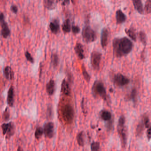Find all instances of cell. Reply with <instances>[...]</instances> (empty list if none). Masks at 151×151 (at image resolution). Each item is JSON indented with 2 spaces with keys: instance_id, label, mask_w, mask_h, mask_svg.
<instances>
[{
  "instance_id": "obj_1",
  "label": "cell",
  "mask_w": 151,
  "mask_h": 151,
  "mask_svg": "<svg viewBox=\"0 0 151 151\" xmlns=\"http://www.w3.org/2000/svg\"><path fill=\"white\" fill-rule=\"evenodd\" d=\"M113 47L114 57L120 58L131 53L133 48V44L126 37L116 38L113 41Z\"/></svg>"
},
{
  "instance_id": "obj_2",
  "label": "cell",
  "mask_w": 151,
  "mask_h": 151,
  "mask_svg": "<svg viewBox=\"0 0 151 151\" xmlns=\"http://www.w3.org/2000/svg\"><path fill=\"white\" fill-rule=\"evenodd\" d=\"M92 92L95 97H99L103 100H106L107 97L106 91L104 84L102 81L96 80L94 82L92 88Z\"/></svg>"
},
{
  "instance_id": "obj_3",
  "label": "cell",
  "mask_w": 151,
  "mask_h": 151,
  "mask_svg": "<svg viewBox=\"0 0 151 151\" xmlns=\"http://www.w3.org/2000/svg\"><path fill=\"white\" fill-rule=\"evenodd\" d=\"M82 35L83 41L86 43L93 42L97 39L96 33L89 25H86L83 28Z\"/></svg>"
},
{
  "instance_id": "obj_4",
  "label": "cell",
  "mask_w": 151,
  "mask_h": 151,
  "mask_svg": "<svg viewBox=\"0 0 151 151\" xmlns=\"http://www.w3.org/2000/svg\"><path fill=\"white\" fill-rule=\"evenodd\" d=\"M63 118L66 122L71 123L74 118V111L73 107L69 104H66L62 109Z\"/></svg>"
},
{
  "instance_id": "obj_5",
  "label": "cell",
  "mask_w": 151,
  "mask_h": 151,
  "mask_svg": "<svg viewBox=\"0 0 151 151\" xmlns=\"http://www.w3.org/2000/svg\"><path fill=\"white\" fill-rule=\"evenodd\" d=\"M102 58V54L94 51L91 55V64L94 70L98 71Z\"/></svg>"
},
{
  "instance_id": "obj_6",
  "label": "cell",
  "mask_w": 151,
  "mask_h": 151,
  "mask_svg": "<svg viewBox=\"0 0 151 151\" xmlns=\"http://www.w3.org/2000/svg\"><path fill=\"white\" fill-rule=\"evenodd\" d=\"M129 82L130 80L129 78L120 73H118L114 76V84L118 87H123L124 86L128 85Z\"/></svg>"
},
{
  "instance_id": "obj_7",
  "label": "cell",
  "mask_w": 151,
  "mask_h": 151,
  "mask_svg": "<svg viewBox=\"0 0 151 151\" xmlns=\"http://www.w3.org/2000/svg\"><path fill=\"white\" fill-rule=\"evenodd\" d=\"M43 130L46 137L51 138L54 135V124L51 122L47 123L44 126Z\"/></svg>"
},
{
  "instance_id": "obj_8",
  "label": "cell",
  "mask_w": 151,
  "mask_h": 151,
  "mask_svg": "<svg viewBox=\"0 0 151 151\" xmlns=\"http://www.w3.org/2000/svg\"><path fill=\"white\" fill-rule=\"evenodd\" d=\"M118 131L122 140V144L124 147L126 146L127 138L126 128L124 126H118Z\"/></svg>"
},
{
  "instance_id": "obj_9",
  "label": "cell",
  "mask_w": 151,
  "mask_h": 151,
  "mask_svg": "<svg viewBox=\"0 0 151 151\" xmlns=\"http://www.w3.org/2000/svg\"><path fill=\"white\" fill-rule=\"evenodd\" d=\"M109 37V31L106 28H103L101 34V42L102 47L103 49L107 46Z\"/></svg>"
},
{
  "instance_id": "obj_10",
  "label": "cell",
  "mask_w": 151,
  "mask_h": 151,
  "mask_svg": "<svg viewBox=\"0 0 151 151\" xmlns=\"http://www.w3.org/2000/svg\"><path fill=\"white\" fill-rule=\"evenodd\" d=\"M75 51L77 56L79 59H83L85 58V55L84 53V49L83 46L80 43H76L75 47Z\"/></svg>"
},
{
  "instance_id": "obj_11",
  "label": "cell",
  "mask_w": 151,
  "mask_h": 151,
  "mask_svg": "<svg viewBox=\"0 0 151 151\" xmlns=\"http://www.w3.org/2000/svg\"><path fill=\"white\" fill-rule=\"evenodd\" d=\"M116 24H122L126 21V17L122 10L118 9L116 13Z\"/></svg>"
},
{
  "instance_id": "obj_12",
  "label": "cell",
  "mask_w": 151,
  "mask_h": 151,
  "mask_svg": "<svg viewBox=\"0 0 151 151\" xmlns=\"http://www.w3.org/2000/svg\"><path fill=\"white\" fill-rule=\"evenodd\" d=\"M50 28L51 31L53 33L57 34L59 31L60 26L59 21L57 19H54L50 23Z\"/></svg>"
},
{
  "instance_id": "obj_13",
  "label": "cell",
  "mask_w": 151,
  "mask_h": 151,
  "mask_svg": "<svg viewBox=\"0 0 151 151\" xmlns=\"http://www.w3.org/2000/svg\"><path fill=\"white\" fill-rule=\"evenodd\" d=\"M132 3L135 9L140 14H143L144 13L143 5L142 1L140 0H132Z\"/></svg>"
},
{
  "instance_id": "obj_14",
  "label": "cell",
  "mask_w": 151,
  "mask_h": 151,
  "mask_svg": "<svg viewBox=\"0 0 151 151\" xmlns=\"http://www.w3.org/2000/svg\"><path fill=\"white\" fill-rule=\"evenodd\" d=\"M55 82L53 79H51L46 85V90L49 95H53L55 91Z\"/></svg>"
},
{
  "instance_id": "obj_15",
  "label": "cell",
  "mask_w": 151,
  "mask_h": 151,
  "mask_svg": "<svg viewBox=\"0 0 151 151\" xmlns=\"http://www.w3.org/2000/svg\"><path fill=\"white\" fill-rule=\"evenodd\" d=\"M14 88L11 86L8 91L7 97V102L10 107L13 106L14 104Z\"/></svg>"
},
{
  "instance_id": "obj_16",
  "label": "cell",
  "mask_w": 151,
  "mask_h": 151,
  "mask_svg": "<svg viewBox=\"0 0 151 151\" xmlns=\"http://www.w3.org/2000/svg\"><path fill=\"white\" fill-rule=\"evenodd\" d=\"M1 35L4 38H7L10 36L11 34L10 30L8 24L5 21L1 24Z\"/></svg>"
},
{
  "instance_id": "obj_17",
  "label": "cell",
  "mask_w": 151,
  "mask_h": 151,
  "mask_svg": "<svg viewBox=\"0 0 151 151\" xmlns=\"http://www.w3.org/2000/svg\"><path fill=\"white\" fill-rule=\"evenodd\" d=\"M61 91L63 94L69 96L71 94V89L69 84L68 82L65 80L63 79L62 81L61 85Z\"/></svg>"
},
{
  "instance_id": "obj_18",
  "label": "cell",
  "mask_w": 151,
  "mask_h": 151,
  "mask_svg": "<svg viewBox=\"0 0 151 151\" xmlns=\"http://www.w3.org/2000/svg\"><path fill=\"white\" fill-rule=\"evenodd\" d=\"M4 74L8 80H12L14 78V72L9 66H6L4 69Z\"/></svg>"
},
{
  "instance_id": "obj_19",
  "label": "cell",
  "mask_w": 151,
  "mask_h": 151,
  "mask_svg": "<svg viewBox=\"0 0 151 151\" xmlns=\"http://www.w3.org/2000/svg\"><path fill=\"white\" fill-rule=\"evenodd\" d=\"M62 29L64 33H67L70 32L71 30L70 20L69 19H66L63 22L62 25Z\"/></svg>"
},
{
  "instance_id": "obj_20",
  "label": "cell",
  "mask_w": 151,
  "mask_h": 151,
  "mask_svg": "<svg viewBox=\"0 0 151 151\" xmlns=\"http://www.w3.org/2000/svg\"><path fill=\"white\" fill-rule=\"evenodd\" d=\"M44 3L45 7L49 10L55 9L57 5V1L52 0H45Z\"/></svg>"
},
{
  "instance_id": "obj_21",
  "label": "cell",
  "mask_w": 151,
  "mask_h": 151,
  "mask_svg": "<svg viewBox=\"0 0 151 151\" xmlns=\"http://www.w3.org/2000/svg\"><path fill=\"white\" fill-rule=\"evenodd\" d=\"M124 31H125L126 34L129 37L132 39L133 41H134L135 42L136 41V34L134 29L131 28H129V29H126L124 30Z\"/></svg>"
},
{
  "instance_id": "obj_22",
  "label": "cell",
  "mask_w": 151,
  "mask_h": 151,
  "mask_svg": "<svg viewBox=\"0 0 151 151\" xmlns=\"http://www.w3.org/2000/svg\"><path fill=\"white\" fill-rule=\"evenodd\" d=\"M9 127L6 132V138H9L11 136L13 135L15 132V128H14V124L12 122H10L9 123Z\"/></svg>"
},
{
  "instance_id": "obj_23",
  "label": "cell",
  "mask_w": 151,
  "mask_h": 151,
  "mask_svg": "<svg viewBox=\"0 0 151 151\" xmlns=\"http://www.w3.org/2000/svg\"><path fill=\"white\" fill-rule=\"evenodd\" d=\"M84 132L82 131L78 133L76 139H77V142L79 144V146L83 147L84 145V142H85V135H84Z\"/></svg>"
},
{
  "instance_id": "obj_24",
  "label": "cell",
  "mask_w": 151,
  "mask_h": 151,
  "mask_svg": "<svg viewBox=\"0 0 151 151\" xmlns=\"http://www.w3.org/2000/svg\"><path fill=\"white\" fill-rule=\"evenodd\" d=\"M101 118L103 120L108 121L110 120L112 118V114L110 112L107 110H102L101 112Z\"/></svg>"
},
{
  "instance_id": "obj_25",
  "label": "cell",
  "mask_w": 151,
  "mask_h": 151,
  "mask_svg": "<svg viewBox=\"0 0 151 151\" xmlns=\"http://www.w3.org/2000/svg\"><path fill=\"white\" fill-rule=\"evenodd\" d=\"M138 37L140 41L142 44L146 46L147 45V38L146 36V34L143 31H140L138 33Z\"/></svg>"
},
{
  "instance_id": "obj_26",
  "label": "cell",
  "mask_w": 151,
  "mask_h": 151,
  "mask_svg": "<svg viewBox=\"0 0 151 151\" xmlns=\"http://www.w3.org/2000/svg\"><path fill=\"white\" fill-rule=\"evenodd\" d=\"M51 62L54 67H56L58 66L59 63V57L57 54L53 53L51 55Z\"/></svg>"
},
{
  "instance_id": "obj_27",
  "label": "cell",
  "mask_w": 151,
  "mask_h": 151,
  "mask_svg": "<svg viewBox=\"0 0 151 151\" xmlns=\"http://www.w3.org/2000/svg\"><path fill=\"white\" fill-rule=\"evenodd\" d=\"M82 75H83L85 80L87 82H90V78H91V77L86 70V67H85L84 64H82Z\"/></svg>"
},
{
  "instance_id": "obj_28",
  "label": "cell",
  "mask_w": 151,
  "mask_h": 151,
  "mask_svg": "<svg viewBox=\"0 0 151 151\" xmlns=\"http://www.w3.org/2000/svg\"><path fill=\"white\" fill-rule=\"evenodd\" d=\"M144 124L143 123H140L139 124H138L136 128V133L138 136H141L143 134L144 131Z\"/></svg>"
},
{
  "instance_id": "obj_29",
  "label": "cell",
  "mask_w": 151,
  "mask_h": 151,
  "mask_svg": "<svg viewBox=\"0 0 151 151\" xmlns=\"http://www.w3.org/2000/svg\"><path fill=\"white\" fill-rule=\"evenodd\" d=\"M144 11L147 14H150L151 12V0H148L145 2Z\"/></svg>"
},
{
  "instance_id": "obj_30",
  "label": "cell",
  "mask_w": 151,
  "mask_h": 151,
  "mask_svg": "<svg viewBox=\"0 0 151 151\" xmlns=\"http://www.w3.org/2000/svg\"><path fill=\"white\" fill-rule=\"evenodd\" d=\"M44 133V130L42 128L38 127L36 129V132H35V136L36 138L38 140L41 138L42 135Z\"/></svg>"
},
{
  "instance_id": "obj_31",
  "label": "cell",
  "mask_w": 151,
  "mask_h": 151,
  "mask_svg": "<svg viewBox=\"0 0 151 151\" xmlns=\"http://www.w3.org/2000/svg\"><path fill=\"white\" fill-rule=\"evenodd\" d=\"M137 98V90L136 88H133L132 90L130 95L129 98L132 99L134 102H135Z\"/></svg>"
},
{
  "instance_id": "obj_32",
  "label": "cell",
  "mask_w": 151,
  "mask_h": 151,
  "mask_svg": "<svg viewBox=\"0 0 151 151\" xmlns=\"http://www.w3.org/2000/svg\"><path fill=\"white\" fill-rule=\"evenodd\" d=\"M91 151H99L100 143L98 142H94L91 144Z\"/></svg>"
},
{
  "instance_id": "obj_33",
  "label": "cell",
  "mask_w": 151,
  "mask_h": 151,
  "mask_svg": "<svg viewBox=\"0 0 151 151\" xmlns=\"http://www.w3.org/2000/svg\"><path fill=\"white\" fill-rule=\"evenodd\" d=\"M25 56L26 58L27 59L28 61H29L31 63H34V59L32 57L31 54L30 53L29 51H26L25 53Z\"/></svg>"
},
{
  "instance_id": "obj_34",
  "label": "cell",
  "mask_w": 151,
  "mask_h": 151,
  "mask_svg": "<svg viewBox=\"0 0 151 151\" xmlns=\"http://www.w3.org/2000/svg\"><path fill=\"white\" fill-rule=\"evenodd\" d=\"M143 124H144V126L146 128H149L150 127V123L149 121V118L148 116H144V117Z\"/></svg>"
},
{
  "instance_id": "obj_35",
  "label": "cell",
  "mask_w": 151,
  "mask_h": 151,
  "mask_svg": "<svg viewBox=\"0 0 151 151\" xmlns=\"http://www.w3.org/2000/svg\"><path fill=\"white\" fill-rule=\"evenodd\" d=\"M3 119H4V120H5V121H7V120H9V111L8 110V109L6 108L5 109V110L4 111V114H3Z\"/></svg>"
},
{
  "instance_id": "obj_36",
  "label": "cell",
  "mask_w": 151,
  "mask_h": 151,
  "mask_svg": "<svg viewBox=\"0 0 151 151\" xmlns=\"http://www.w3.org/2000/svg\"><path fill=\"white\" fill-rule=\"evenodd\" d=\"M72 31L75 34H78L80 31V29L78 26L76 25H73L72 26Z\"/></svg>"
},
{
  "instance_id": "obj_37",
  "label": "cell",
  "mask_w": 151,
  "mask_h": 151,
  "mask_svg": "<svg viewBox=\"0 0 151 151\" xmlns=\"http://www.w3.org/2000/svg\"><path fill=\"white\" fill-rule=\"evenodd\" d=\"M9 123H4L1 126V128H2L3 134H6L8 127H9Z\"/></svg>"
},
{
  "instance_id": "obj_38",
  "label": "cell",
  "mask_w": 151,
  "mask_h": 151,
  "mask_svg": "<svg viewBox=\"0 0 151 151\" xmlns=\"http://www.w3.org/2000/svg\"><path fill=\"white\" fill-rule=\"evenodd\" d=\"M11 10L14 13H17L18 12V8L16 5H13L11 7Z\"/></svg>"
},
{
  "instance_id": "obj_39",
  "label": "cell",
  "mask_w": 151,
  "mask_h": 151,
  "mask_svg": "<svg viewBox=\"0 0 151 151\" xmlns=\"http://www.w3.org/2000/svg\"><path fill=\"white\" fill-rule=\"evenodd\" d=\"M145 48L142 51V52H141V55H140V58H141V59H142V61H144L145 60Z\"/></svg>"
},
{
  "instance_id": "obj_40",
  "label": "cell",
  "mask_w": 151,
  "mask_h": 151,
  "mask_svg": "<svg viewBox=\"0 0 151 151\" xmlns=\"http://www.w3.org/2000/svg\"><path fill=\"white\" fill-rule=\"evenodd\" d=\"M5 22V17L3 13H0V24H2Z\"/></svg>"
},
{
  "instance_id": "obj_41",
  "label": "cell",
  "mask_w": 151,
  "mask_h": 151,
  "mask_svg": "<svg viewBox=\"0 0 151 151\" xmlns=\"http://www.w3.org/2000/svg\"><path fill=\"white\" fill-rule=\"evenodd\" d=\"M147 138L148 140H150L151 138V127L148 128L147 132Z\"/></svg>"
},
{
  "instance_id": "obj_42",
  "label": "cell",
  "mask_w": 151,
  "mask_h": 151,
  "mask_svg": "<svg viewBox=\"0 0 151 151\" xmlns=\"http://www.w3.org/2000/svg\"><path fill=\"white\" fill-rule=\"evenodd\" d=\"M69 1H64L63 2L62 5H66V4H69Z\"/></svg>"
},
{
  "instance_id": "obj_43",
  "label": "cell",
  "mask_w": 151,
  "mask_h": 151,
  "mask_svg": "<svg viewBox=\"0 0 151 151\" xmlns=\"http://www.w3.org/2000/svg\"><path fill=\"white\" fill-rule=\"evenodd\" d=\"M17 151H23V148L21 147H18V149H17Z\"/></svg>"
}]
</instances>
